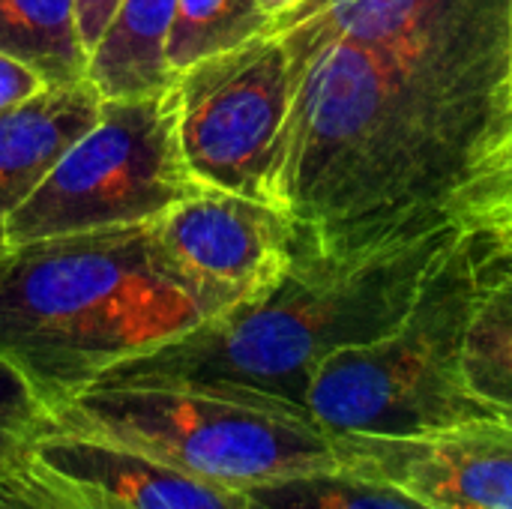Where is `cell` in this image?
I'll use <instances>...</instances> for the list:
<instances>
[{
	"instance_id": "1",
	"label": "cell",
	"mask_w": 512,
	"mask_h": 509,
	"mask_svg": "<svg viewBox=\"0 0 512 509\" xmlns=\"http://www.w3.org/2000/svg\"><path fill=\"white\" fill-rule=\"evenodd\" d=\"M291 108L273 204L354 258L507 207L510 0H300L276 15Z\"/></svg>"
},
{
	"instance_id": "8",
	"label": "cell",
	"mask_w": 512,
	"mask_h": 509,
	"mask_svg": "<svg viewBox=\"0 0 512 509\" xmlns=\"http://www.w3.org/2000/svg\"><path fill=\"white\" fill-rule=\"evenodd\" d=\"M147 231L156 270L204 321L267 291L297 249L282 207L207 186L150 219Z\"/></svg>"
},
{
	"instance_id": "21",
	"label": "cell",
	"mask_w": 512,
	"mask_h": 509,
	"mask_svg": "<svg viewBox=\"0 0 512 509\" xmlns=\"http://www.w3.org/2000/svg\"><path fill=\"white\" fill-rule=\"evenodd\" d=\"M300 0H258V6H261V12L273 21L276 15H282V12H288V9H294Z\"/></svg>"
},
{
	"instance_id": "20",
	"label": "cell",
	"mask_w": 512,
	"mask_h": 509,
	"mask_svg": "<svg viewBox=\"0 0 512 509\" xmlns=\"http://www.w3.org/2000/svg\"><path fill=\"white\" fill-rule=\"evenodd\" d=\"M123 0H75L78 6V27H81V39L87 45V51L96 48V42L102 39V33L108 30L114 12L120 9Z\"/></svg>"
},
{
	"instance_id": "14",
	"label": "cell",
	"mask_w": 512,
	"mask_h": 509,
	"mask_svg": "<svg viewBox=\"0 0 512 509\" xmlns=\"http://www.w3.org/2000/svg\"><path fill=\"white\" fill-rule=\"evenodd\" d=\"M0 51L27 63L48 87L87 81L90 51L75 0H0Z\"/></svg>"
},
{
	"instance_id": "22",
	"label": "cell",
	"mask_w": 512,
	"mask_h": 509,
	"mask_svg": "<svg viewBox=\"0 0 512 509\" xmlns=\"http://www.w3.org/2000/svg\"><path fill=\"white\" fill-rule=\"evenodd\" d=\"M504 210H510L512 213V177H510V195H507V207Z\"/></svg>"
},
{
	"instance_id": "11",
	"label": "cell",
	"mask_w": 512,
	"mask_h": 509,
	"mask_svg": "<svg viewBox=\"0 0 512 509\" xmlns=\"http://www.w3.org/2000/svg\"><path fill=\"white\" fill-rule=\"evenodd\" d=\"M474 276V321L465 372L477 399L512 423V213L495 210L465 225Z\"/></svg>"
},
{
	"instance_id": "5",
	"label": "cell",
	"mask_w": 512,
	"mask_h": 509,
	"mask_svg": "<svg viewBox=\"0 0 512 509\" xmlns=\"http://www.w3.org/2000/svg\"><path fill=\"white\" fill-rule=\"evenodd\" d=\"M471 321L474 276L462 228L396 330L321 360L306 411L327 435H420L495 417L465 372Z\"/></svg>"
},
{
	"instance_id": "13",
	"label": "cell",
	"mask_w": 512,
	"mask_h": 509,
	"mask_svg": "<svg viewBox=\"0 0 512 509\" xmlns=\"http://www.w3.org/2000/svg\"><path fill=\"white\" fill-rule=\"evenodd\" d=\"M177 0H123L90 51L87 81L102 99L156 96L168 87V30Z\"/></svg>"
},
{
	"instance_id": "17",
	"label": "cell",
	"mask_w": 512,
	"mask_h": 509,
	"mask_svg": "<svg viewBox=\"0 0 512 509\" xmlns=\"http://www.w3.org/2000/svg\"><path fill=\"white\" fill-rule=\"evenodd\" d=\"M48 423V405L9 363L0 360V471H12L30 438Z\"/></svg>"
},
{
	"instance_id": "12",
	"label": "cell",
	"mask_w": 512,
	"mask_h": 509,
	"mask_svg": "<svg viewBox=\"0 0 512 509\" xmlns=\"http://www.w3.org/2000/svg\"><path fill=\"white\" fill-rule=\"evenodd\" d=\"M102 93L90 81L45 87L42 93L0 108V249L6 219L51 174L60 156L96 123Z\"/></svg>"
},
{
	"instance_id": "9",
	"label": "cell",
	"mask_w": 512,
	"mask_h": 509,
	"mask_svg": "<svg viewBox=\"0 0 512 509\" xmlns=\"http://www.w3.org/2000/svg\"><path fill=\"white\" fill-rule=\"evenodd\" d=\"M339 468L426 509H512V423L465 420L420 435H333Z\"/></svg>"
},
{
	"instance_id": "3",
	"label": "cell",
	"mask_w": 512,
	"mask_h": 509,
	"mask_svg": "<svg viewBox=\"0 0 512 509\" xmlns=\"http://www.w3.org/2000/svg\"><path fill=\"white\" fill-rule=\"evenodd\" d=\"M201 321L156 270L147 222L0 249V360L48 411Z\"/></svg>"
},
{
	"instance_id": "2",
	"label": "cell",
	"mask_w": 512,
	"mask_h": 509,
	"mask_svg": "<svg viewBox=\"0 0 512 509\" xmlns=\"http://www.w3.org/2000/svg\"><path fill=\"white\" fill-rule=\"evenodd\" d=\"M459 231L462 225H444L354 258L294 249L267 291L114 366L96 384L258 393L306 408L321 360L396 330Z\"/></svg>"
},
{
	"instance_id": "7",
	"label": "cell",
	"mask_w": 512,
	"mask_h": 509,
	"mask_svg": "<svg viewBox=\"0 0 512 509\" xmlns=\"http://www.w3.org/2000/svg\"><path fill=\"white\" fill-rule=\"evenodd\" d=\"M180 156L204 189L273 204V171L291 108L282 36L258 33L177 69L162 90Z\"/></svg>"
},
{
	"instance_id": "23",
	"label": "cell",
	"mask_w": 512,
	"mask_h": 509,
	"mask_svg": "<svg viewBox=\"0 0 512 509\" xmlns=\"http://www.w3.org/2000/svg\"><path fill=\"white\" fill-rule=\"evenodd\" d=\"M510 12H512V0H510Z\"/></svg>"
},
{
	"instance_id": "19",
	"label": "cell",
	"mask_w": 512,
	"mask_h": 509,
	"mask_svg": "<svg viewBox=\"0 0 512 509\" xmlns=\"http://www.w3.org/2000/svg\"><path fill=\"white\" fill-rule=\"evenodd\" d=\"M0 509H60L36 486H30L15 468L0 471Z\"/></svg>"
},
{
	"instance_id": "18",
	"label": "cell",
	"mask_w": 512,
	"mask_h": 509,
	"mask_svg": "<svg viewBox=\"0 0 512 509\" xmlns=\"http://www.w3.org/2000/svg\"><path fill=\"white\" fill-rule=\"evenodd\" d=\"M48 84L42 81L39 72H33L27 63L9 57L0 51V108H9V105H18L36 93H42Z\"/></svg>"
},
{
	"instance_id": "10",
	"label": "cell",
	"mask_w": 512,
	"mask_h": 509,
	"mask_svg": "<svg viewBox=\"0 0 512 509\" xmlns=\"http://www.w3.org/2000/svg\"><path fill=\"white\" fill-rule=\"evenodd\" d=\"M15 471L60 509H249L240 489L204 483L57 423L30 438Z\"/></svg>"
},
{
	"instance_id": "16",
	"label": "cell",
	"mask_w": 512,
	"mask_h": 509,
	"mask_svg": "<svg viewBox=\"0 0 512 509\" xmlns=\"http://www.w3.org/2000/svg\"><path fill=\"white\" fill-rule=\"evenodd\" d=\"M270 18L258 0H177L168 30V69L171 75L207 54L234 48L264 33Z\"/></svg>"
},
{
	"instance_id": "6",
	"label": "cell",
	"mask_w": 512,
	"mask_h": 509,
	"mask_svg": "<svg viewBox=\"0 0 512 509\" xmlns=\"http://www.w3.org/2000/svg\"><path fill=\"white\" fill-rule=\"evenodd\" d=\"M198 189L162 93L102 99L96 123L6 219V246L141 225Z\"/></svg>"
},
{
	"instance_id": "4",
	"label": "cell",
	"mask_w": 512,
	"mask_h": 509,
	"mask_svg": "<svg viewBox=\"0 0 512 509\" xmlns=\"http://www.w3.org/2000/svg\"><path fill=\"white\" fill-rule=\"evenodd\" d=\"M51 423L240 492L339 468L333 435L306 408L258 393L96 384L57 405Z\"/></svg>"
},
{
	"instance_id": "15",
	"label": "cell",
	"mask_w": 512,
	"mask_h": 509,
	"mask_svg": "<svg viewBox=\"0 0 512 509\" xmlns=\"http://www.w3.org/2000/svg\"><path fill=\"white\" fill-rule=\"evenodd\" d=\"M246 498L249 509H426L402 489L345 468L252 486Z\"/></svg>"
}]
</instances>
